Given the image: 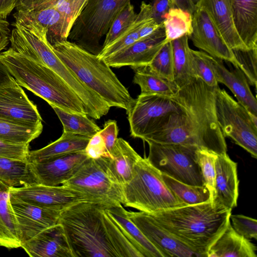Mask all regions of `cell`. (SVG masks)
<instances>
[{
	"instance_id": "6da1fadb",
	"label": "cell",
	"mask_w": 257,
	"mask_h": 257,
	"mask_svg": "<svg viewBox=\"0 0 257 257\" xmlns=\"http://www.w3.org/2000/svg\"><path fill=\"white\" fill-rule=\"evenodd\" d=\"M216 87L195 78L179 89L174 98L180 112L164 118L157 129L143 140L195 146L217 155L226 153L225 137L216 116Z\"/></svg>"
},
{
	"instance_id": "7a4b0ae2",
	"label": "cell",
	"mask_w": 257,
	"mask_h": 257,
	"mask_svg": "<svg viewBox=\"0 0 257 257\" xmlns=\"http://www.w3.org/2000/svg\"><path fill=\"white\" fill-rule=\"evenodd\" d=\"M58 223L73 257H143L100 204H74L61 211Z\"/></svg>"
},
{
	"instance_id": "3957f363",
	"label": "cell",
	"mask_w": 257,
	"mask_h": 257,
	"mask_svg": "<svg viewBox=\"0 0 257 257\" xmlns=\"http://www.w3.org/2000/svg\"><path fill=\"white\" fill-rule=\"evenodd\" d=\"M231 212L209 201L150 215L199 257H207L211 245L230 222Z\"/></svg>"
},
{
	"instance_id": "277c9868",
	"label": "cell",
	"mask_w": 257,
	"mask_h": 257,
	"mask_svg": "<svg viewBox=\"0 0 257 257\" xmlns=\"http://www.w3.org/2000/svg\"><path fill=\"white\" fill-rule=\"evenodd\" d=\"M61 61L111 107L127 111L135 99L103 59L67 40L51 45Z\"/></svg>"
},
{
	"instance_id": "5b68a950",
	"label": "cell",
	"mask_w": 257,
	"mask_h": 257,
	"mask_svg": "<svg viewBox=\"0 0 257 257\" xmlns=\"http://www.w3.org/2000/svg\"><path fill=\"white\" fill-rule=\"evenodd\" d=\"M0 60L17 83L66 111L85 114V106L72 89L53 70L11 48L0 53Z\"/></svg>"
},
{
	"instance_id": "8992f818",
	"label": "cell",
	"mask_w": 257,
	"mask_h": 257,
	"mask_svg": "<svg viewBox=\"0 0 257 257\" xmlns=\"http://www.w3.org/2000/svg\"><path fill=\"white\" fill-rule=\"evenodd\" d=\"M121 186L123 206L149 214L188 205L170 190L147 158L138 160L132 178Z\"/></svg>"
},
{
	"instance_id": "52a82bcc",
	"label": "cell",
	"mask_w": 257,
	"mask_h": 257,
	"mask_svg": "<svg viewBox=\"0 0 257 257\" xmlns=\"http://www.w3.org/2000/svg\"><path fill=\"white\" fill-rule=\"evenodd\" d=\"M131 0H88L76 19L68 37L86 51L97 55L105 36L119 12Z\"/></svg>"
},
{
	"instance_id": "ba28073f",
	"label": "cell",
	"mask_w": 257,
	"mask_h": 257,
	"mask_svg": "<svg viewBox=\"0 0 257 257\" xmlns=\"http://www.w3.org/2000/svg\"><path fill=\"white\" fill-rule=\"evenodd\" d=\"M215 105L217 121L223 136L230 138L256 158L257 115L249 112L218 86Z\"/></svg>"
},
{
	"instance_id": "9c48e42d",
	"label": "cell",
	"mask_w": 257,
	"mask_h": 257,
	"mask_svg": "<svg viewBox=\"0 0 257 257\" xmlns=\"http://www.w3.org/2000/svg\"><path fill=\"white\" fill-rule=\"evenodd\" d=\"M149 153L147 158L162 174L192 185H203L197 161L196 147L178 144L147 142Z\"/></svg>"
},
{
	"instance_id": "30bf717a",
	"label": "cell",
	"mask_w": 257,
	"mask_h": 257,
	"mask_svg": "<svg viewBox=\"0 0 257 257\" xmlns=\"http://www.w3.org/2000/svg\"><path fill=\"white\" fill-rule=\"evenodd\" d=\"M62 185L84 195L89 202L106 207L123 203L122 186L111 177L99 158H88L77 173Z\"/></svg>"
},
{
	"instance_id": "8fae6325",
	"label": "cell",
	"mask_w": 257,
	"mask_h": 257,
	"mask_svg": "<svg viewBox=\"0 0 257 257\" xmlns=\"http://www.w3.org/2000/svg\"><path fill=\"white\" fill-rule=\"evenodd\" d=\"M180 111L174 97L141 93L126 111L131 136L143 140L154 133L164 118Z\"/></svg>"
},
{
	"instance_id": "7c38bea8",
	"label": "cell",
	"mask_w": 257,
	"mask_h": 257,
	"mask_svg": "<svg viewBox=\"0 0 257 257\" xmlns=\"http://www.w3.org/2000/svg\"><path fill=\"white\" fill-rule=\"evenodd\" d=\"M10 193L18 200L60 211L77 202H89L84 195L62 185L49 186L33 183L20 187H11Z\"/></svg>"
},
{
	"instance_id": "4fadbf2b",
	"label": "cell",
	"mask_w": 257,
	"mask_h": 257,
	"mask_svg": "<svg viewBox=\"0 0 257 257\" xmlns=\"http://www.w3.org/2000/svg\"><path fill=\"white\" fill-rule=\"evenodd\" d=\"M189 38L195 47L211 56L227 61L235 68L241 69L232 50L216 28L209 14L201 7H197L192 14V32Z\"/></svg>"
},
{
	"instance_id": "5bb4252c",
	"label": "cell",
	"mask_w": 257,
	"mask_h": 257,
	"mask_svg": "<svg viewBox=\"0 0 257 257\" xmlns=\"http://www.w3.org/2000/svg\"><path fill=\"white\" fill-rule=\"evenodd\" d=\"M0 117L31 127L43 126L37 106L14 78L0 85Z\"/></svg>"
},
{
	"instance_id": "9a60e30c",
	"label": "cell",
	"mask_w": 257,
	"mask_h": 257,
	"mask_svg": "<svg viewBox=\"0 0 257 257\" xmlns=\"http://www.w3.org/2000/svg\"><path fill=\"white\" fill-rule=\"evenodd\" d=\"M127 213L131 220L165 257H199L150 214L141 211H127Z\"/></svg>"
},
{
	"instance_id": "2e32d148",
	"label": "cell",
	"mask_w": 257,
	"mask_h": 257,
	"mask_svg": "<svg viewBox=\"0 0 257 257\" xmlns=\"http://www.w3.org/2000/svg\"><path fill=\"white\" fill-rule=\"evenodd\" d=\"M88 159L84 150L29 164L37 183L58 186L71 178Z\"/></svg>"
},
{
	"instance_id": "e0dca14e",
	"label": "cell",
	"mask_w": 257,
	"mask_h": 257,
	"mask_svg": "<svg viewBox=\"0 0 257 257\" xmlns=\"http://www.w3.org/2000/svg\"><path fill=\"white\" fill-rule=\"evenodd\" d=\"M167 42L163 24L151 34L139 39L125 49L103 60L111 67L148 65Z\"/></svg>"
},
{
	"instance_id": "ac0fdd59",
	"label": "cell",
	"mask_w": 257,
	"mask_h": 257,
	"mask_svg": "<svg viewBox=\"0 0 257 257\" xmlns=\"http://www.w3.org/2000/svg\"><path fill=\"white\" fill-rule=\"evenodd\" d=\"M10 200L18 222L21 245L45 229L58 223L60 210L31 205L11 196Z\"/></svg>"
},
{
	"instance_id": "d6986e66",
	"label": "cell",
	"mask_w": 257,
	"mask_h": 257,
	"mask_svg": "<svg viewBox=\"0 0 257 257\" xmlns=\"http://www.w3.org/2000/svg\"><path fill=\"white\" fill-rule=\"evenodd\" d=\"M237 164L226 154L217 155L215 160V195L213 206L231 210L236 207L239 180Z\"/></svg>"
},
{
	"instance_id": "ffe728a7",
	"label": "cell",
	"mask_w": 257,
	"mask_h": 257,
	"mask_svg": "<svg viewBox=\"0 0 257 257\" xmlns=\"http://www.w3.org/2000/svg\"><path fill=\"white\" fill-rule=\"evenodd\" d=\"M206 58L218 83L224 84L233 94L237 101L249 112L257 115V100L251 91L249 84L242 71L237 68L231 71L222 60L205 53Z\"/></svg>"
},
{
	"instance_id": "44dd1931",
	"label": "cell",
	"mask_w": 257,
	"mask_h": 257,
	"mask_svg": "<svg viewBox=\"0 0 257 257\" xmlns=\"http://www.w3.org/2000/svg\"><path fill=\"white\" fill-rule=\"evenodd\" d=\"M31 257H73L64 230L58 223L21 245Z\"/></svg>"
},
{
	"instance_id": "7402d4cb",
	"label": "cell",
	"mask_w": 257,
	"mask_h": 257,
	"mask_svg": "<svg viewBox=\"0 0 257 257\" xmlns=\"http://www.w3.org/2000/svg\"><path fill=\"white\" fill-rule=\"evenodd\" d=\"M197 7L205 9L231 49H247L235 29L230 0H199Z\"/></svg>"
},
{
	"instance_id": "603a6c76",
	"label": "cell",
	"mask_w": 257,
	"mask_h": 257,
	"mask_svg": "<svg viewBox=\"0 0 257 257\" xmlns=\"http://www.w3.org/2000/svg\"><path fill=\"white\" fill-rule=\"evenodd\" d=\"M141 157L127 142L120 138L109 156L99 159L111 177L122 185L132 178L135 164Z\"/></svg>"
},
{
	"instance_id": "cb8c5ba5",
	"label": "cell",
	"mask_w": 257,
	"mask_h": 257,
	"mask_svg": "<svg viewBox=\"0 0 257 257\" xmlns=\"http://www.w3.org/2000/svg\"><path fill=\"white\" fill-rule=\"evenodd\" d=\"M234 24L247 48L257 47V0H230Z\"/></svg>"
},
{
	"instance_id": "d4e9b609",
	"label": "cell",
	"mask_w": 257,
	"mask_h": 257,
	"mask_svg": "<svg viewBox=\"0 0 257 257\" xmlns=\"http://www.w3.org/2000/svg\"><path fill=\"white\" fill-rule=\"evenodd\" d=\"M256 247L237 233L230 222L209 248L207 257H256Z\"/></svg>"
},
{
	"instance_id": "484cf974",
	"label": "cell",
	"mask_w": 257,
	"mask_h": 257,
	"mask_svg": "<svg viewBox=\"0 0 257 257\" xmlns=\"http://www.w3.org/2000/svg\"><path fill=\"white\" fill-rule=\"evenodd\" d=\"M106 209L143 257H165L131 220L122 205L106 207Z\"/></svg>"
},
{
	"instance_id": "4316f807",
	"label": "cell",
	"mask_w": 257,
	"mask_h": 257,
	"mask_svg": "<svg viewBox=\"0 0 257 257\" xmlns=\"http://www.w3.org/2000/svg\"><path fill=\"white\" fill-rule=\"evenodd\" d=\"M11 187L0 179V246L21 247L18 224L10 200Z\"/></svg>"
},
{
	"instance_id": "83f0119b",
	"label": "cell",
	"mask_w": 257,
	"mask_h": 257,
	"mask_svg": "<svg viewBox=\"0 0 257 257\" xmlns=\"http://www.w3.org/2000/svg\"><path fill=\"white\" fill-rule=\"evenodd\" d=\"M20 12L47 30V38L51 45L68 39L70 29L67 21L56 6H49L31 11Z\"/></svg>"
},
{
	"instance_id": "f1b7e54d",
	"label": "cell",
	"mask_w": 257,
	"mask_h": 257,
	"mask_svg": "<svg viewBox=\"0 0 257 257\" xmlns=\"http://www.w3.org/2000/svg\"><path fill=\"white\" fill-rule=\"evenodd\" d=\"M91 138L63 132L55 141L39 150L30 151L29 163H38L64 155L84 151Z\"/></svg>"
},
{
	"instance_id": "f546056e",
	"label": "cell",
	"mask_w": 257,
	"mask_h": 257,
	"mask_svg": "<svg viewBox=\"0 0 257 257\" xmlns=\"http://www.w3.org/2000/svg\"><path fill=\"white\" fill-rule=\"evenodd\" d=\"M152 19L151 5L143 1L134 22L120 37L102 48L97 55L98 57L104 59L125 49L140 39V33L142 29Z\"/></svg>"
},
{
	"instance_id": "4dcf8cb0",
	"label": "cell",
	"mask_w": 257,
	"mask_h": 257,
	"mask_svg": "<svg viewBox=\"0 0 257 257\" xmlns=\"http://www.w3.org/2000/svg\"><path fill=\"white\" fill-rule=\"evenodd\" d=\"M132 68L135 72L133 82L140 86L141 93L157 94L170 97L177 93L179 89L173 81L156 74L148 65Z\"/></svg>"
},
{
	"instance_id": "1f68e13d",
	"label": "cell",
	"mask_w": 257,
	"mask_h": 257,
	"mask_svg": "<svg viewBox=\"0 0 257 257\" xmlns=\"http://www.w3.org/2000/svg\"><path fill=\"white\" fill-rule=\"evenodd\" d=\"M189 37L184 36L172 41L174 54V80L179 89L187 85L194 79L190 66Z\"/></svg>"
},
{
	"instance_id": "d6a6232c",
	"label": "cell",
	"mask_w": 257,
	"mask_h": 257,
	"mask_svg": "<svg viewBox=\"0 0 257 257\" xmlns=\"http://www.w3.org/2000/svg\"><path fill=\"white\" fill-rule=\"evenodd\" d=\"M0 179L11 187L37 183L28 161L0 157Z\"/></svg>"
},
{
	"instance_id": "836d02e7",
	"label": "cell",
	"mask_w": 257,
	"mask_h": 257,
	"mask_svg": "<svg viewBox=\"0 0 257 257\" xmlns=\"http://www.w3.org/2000/svg\"><path fill=\"white\" fill-rule=\"evenodd\" d=\"M50 106L61 121L63 132L91 138L101 130L86 114L70 112L53 105Z\"/></svg>"
},
{
	"instance_id": "e575fe53",
	"label": "cell",
	"mask_w": 257,
	"mask_h": 257,
	"mask_svg": "<svg viewBox=\"0 0 257 257\" xmlns=\"http://www.w3.org/2000/svg\"><path fill=\"white\" fill-rule=\"evenodd\" d=\"M163 24L167 42L184 36L189 37L192 32V15L176 7H172L165 15Z\"/></svg>"
},
{
	"instance_id": "d590c367",
	"label": "cell",
	"mask_w": 257,
	"mask_h": 257,
	"mask_svg": "<svg viewBox=\"0 0 257 257\" xmlns=\"http://www.w3.org/2000/svg\"><path fill=\"white\" fill-rule=\"evenodd\" d=\"M162 177L166 185L174 195L187 205L210 201V193L204 185H189L164 174H162Z\"/></svg>"
},
{
	"instance_id": "8d00e7d4",
	"label": "cell",
	"mask_w": 257,
	"mask_h": 257,
	"mask_svg": "<svg viewBox=\"0 0 257 257\" xmlns=\"http://www.w3.org/2000/svg\"><path fill=\"white\" fill-rule=\"evenodd\" d=\"M43 126L31 127L0 117V138L17 144H30L41 134Z\"/></svg>"
},
{
	"instance_id": "74e56055",
	"label": "cell",
	"mask_w": 257,
	"mask_h": 257,
	"mask_svg": "<svg viewBox=\"0 0 257 257\" xmlns=\"http://www.w3.org/2000/svg\"><path fill=\"white\" fill-rule=\"evenodd\" d=\"M137 14L131 2L119 12L105 35L102 48L106 47L120 37L136 19Z\"/></svg>"
},
{
	"instance_id": "f35d334b",
	"label": "cell",
	"mask_w": 257,
	"mask_h": 257,
	"mask_svg": "<svg viewBox=\"0 0 257 257\" xmlns=\"http://www.w3.org/2000/svg\"><path fill=\"white\" fill-rule=\"evenodd\" d=\"M148 66L158 76L173 81L174 54L172 41L167 42L163 46Z\"/></svg>"
},
{
	"instance_id": "ab89813d",
	"label": "cell",
	"mask_w": 257,
	"mask_h": 257,
	"mask_svg": "<svg viewBox=\"0 0 257 257\" xmlns=\"http://www.w3.org/2000/svg\"><path fill=\"white\" fill-rule=\"evenodd\" d=\"M205 52L190 49V66L192 77L203 81L206 84L211 87L218 86L213 71L208 63Z\"/></svg>"
},
{
	"instance_id": "60d3db41",
	"label": "cell",
	"mask_w": 257,
	"mask_h": 257,
	"mask_svg": "<svg viewBox=\"0 0 257 257\" xmlns=\"http://www.w3.org/2000/svg\"><path fill=\"white\" fill-rule=\"evenodd\" d=\"M217 154L211 151L198 149L197 150V161L200 167L203 185L208 189L212 203L215 195V160Z\"/></svg>"
},
{
	"instance_id": "b9f144b4",
	"label": "cell",
	"mask_w": 257,
	"mask_h": 257,
	"mask_svg": "<svg viewBox=\"0 0 257 257\" xmlns=\"http://www.w3.org/2000/svg\"><path fill=\"white\" fill-rule=\"evenodd\" d=\"M232 51L249 84L256 87L257 47L233 49Z\"/></svg>"
},
{
	"instance_id": "7bdbcfd3",
	"label": "cell",
	"mask_w": 257,
	"mask_h": 257,
	"mask_svg": "<svg viewBox=\"0 0 257 257\" xmlns=\"http://www.w3.org/2000/svg\"><path fill=\"white\" fill-rule=\"evenodd\" d=\"M88 0H50L46 6H56L65 16L69 27L71 29L74 22Z\"/></svg>"
},
{
	"instance_id": "ee69618b",
	"label": "cell",
	"mask_w": 257,
	"mask_h": 257,
	"mask_svg": "<svg viewBox=\"0 0 257 257\" xmlns=\"http://www.w3.org/2000/svg\"><path fill=\"white\" fill-rule=\"evenodd\" d=\"M232 227L235 231L246 239L257 238V221L252 218L241 214L230 215Z\"/></svg>"
},
{
	"instance_id": "f6af8a7d",
	"label": "cell",
	"mask_w": 257,
	"mask_h": 257,
	"mask_svg": "<svg viewBox=\"0 0 257 257\" xmlns=\"http://www.w3.org/2000/svg\"><path fill=\"white\" fill-rule=\"evenodd\" d=\"M29 144H17L0 138V157L15 160L28 161Z\"/></svg>"
},
{
	"instance_id": "bcb514c9",
	"label": "cell",
	"mask_w": 257,
	"mask_h": 257,
	"mask_svg": "<svg viewBox=\"0 0 257 257\" xmlns=\"http://www.w3.org/2000/svg\"><path fill=\"white\" fill-rule=\"evenodd\" d=\"M84 151L90 159H98L107 156L105 144L99 132L90 139Z\"/></svg>"
},
{
	"instance_id": "7dc6e473",
	"label": "cell",
	"mask_w": 257,
	"mask_h": 257,
	"mask_svg": "<svg viewBox=\"0 0 257 257\" xmlns=\"http://www.w3.org/2000/svg\"><path fill=\"white\" fill-rule=\"evenodd\" d=\"M118 129L116 122L114 120H108L104 124L103 128L99 132L104 141L107 156L111 151L117 139Z\"/></svg>"
},
{
	"instance_id": "c3c4849f",
	"label": "cell",
	"mask_w": 257,
	"mask_h": 257,
	"mask_svg": "<svg viewBox=\"0 0 257 257\" xmlns=\"http://www.w3.org/2000/svg\"><path fill=\"white\" fill-rule=\"evenodd\" d=\"M151 5L152 18L159 24L163 23L164 17L169 10L175 7L171 0H153Z\"/></svg>"
},
{
	"instance_id": "681fc988",
	"label": "cell",
	"mask_w": 257,
	"mask_h": 257,
	"mask_svg": "<svg viewBox=\"0 0 257 257\" xmlns=\"http://www.w3.org/2000/svg\"><path fill=\"white\" fill-rule=\"evenodd\" d=\"M11 33L9 23L6 19L0 18V53L10 43Z\"/></svg>"
},
{
	"instance_id": "f907efd6",
	"label": "cell",
	"mask_w": 257,
	"mask_h": 257,
	"mask_svg": "<svg viewBox=\"0 0 257 257\" xmlns=\"http://www.w3.org/2000/svg\"><path fill=\"white\" fill-rule=\"evenodd\" d=\"M50 0H18L15 9L17 12L31 11Z\"/></svg>"
},
{
	"instance_id": "816d5d0a",
	"label": "cell",
	"mask_w": 257,
	"mask_h": 257,
	"mask_svg": "<svg viewBox=\"0 0 257 257\" xmlns=\"http://www.w3.org/2000/svg\"><path fill=\"white\" fill-rule=\"evenodd\" d=\"M18 0H0V18L6 19L16 7Z\"/></svg>"
},
{
	"instance_id": "f5cc1de1",
	"label": "cell",
	"mask_w": 257,
	"mask_h": 257,
	"mask_svg": "<svg viewBox=\"0 0 257 257\" xmlns=\"http://www.w3.org/2000/svg\"><path fill=\"white\" fill-rule=\"evenodd\" d=\"M173 5L177 8L190 13L192 15L196 9V7L191 0H171Z\"/></svg>"
},
{
	"instance_id": "db71d44e",
	"label": "cell",
	"mask_w": 257,
	"mask_h": 257,
	"mask_svg": "<svg viewBox=\"0 0 257 257\" xmlns=\"http://www.w3.org/2000/svg\"><path fill=\"white\" fill-rule=\"evenodd\" d=\"M162 25L163 23L160 24H158L153 19L148 22L142 29L140 33V39H141L151 34L159 28Z\"/></svg>"
},
{
	"instance_id": "11a10c76",
	"label": "cell",
	"mask_w": 257,
	"mask_h": 257,
	"mask_svg": "<svg viewBox=\"0 0 257 257\" xmlns=\"http://www.w3.org/2000/svg\"><path fill=\"white\" fill-rule=\"evenodd\" d=\"M7 78L6 70L0 61V85L6 82Z\"/></svg>"
},
{
	"instance_id": "9f6ffc18",
	"label": "cell",
	"mask_w": 257,
	"mask_h": 257,
	"mask_svg": "<svg viewBox=\"0 0 257 257\" xmlns=\"http://www.w3.org/2000/svg\"><path fill=\"white\" fill-rule=\"evenodd\" d=\"M191 1L193 3V4L196 6V7L199 2V0H191Z\"/></svg>"
}]
</instances>
